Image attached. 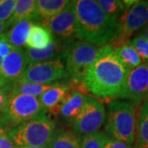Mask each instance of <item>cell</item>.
Listing matches in <instances>:
<instances>
[{
	"label": "cell",
	"instance_id": "1",
	"mask_svg": "<svg viewBox=\"0 0 148 148\" xmlns=\"http://www.w3.org/2000/svg\"><path fill=\"white\" fill-rule=\"evenodd\" d=\"M128 71L117 57L112 45L107 44L100 48L83 82L97 97L112 101L118 98L123 89Z\"/></svg>",
	"mask_w": 148,
	"mask_h": 148
},
{
	"label": "cell",
	"instance_id": "2",
	"mask_svg": "<svg viewBox=\"0 0 148 148\" xmlns=\"http://www.w3.org/2000/svg\"><path fill=\"white\" fill-rule=\"evenodd\" d=\"M75 14L76 38L97 47L114 40L117 21L107 16L95 1H75Z\"/></svg>",
	"mask_w": 148,
	"mask_h": 148
},
{
	"label": "cell",
	"instance_id": "3",
	"mask_svg": "<svg viewBox=\"0 0 148 148\" xmlns=\"http://www.w3.org/2000/svg\"><path fill=\"white\" fill-rule=\"evenodd\" d=\"M137 123L135 104L121 100L110 101L105 121V130L110 138L133 145L136 139Z\"/></svg>",
	"mask_w": 148,
	"mask_h": 148
},
{
	"label": "cell",
	"instance_id": "4",
	"mask_svg": "<svg viewBox=\"0 0 148 148\" xmlns=\"http://www.w3.org/2000/svg\"><path fill=\"white\" fill-rule=\"evenodd\" d=\"M55 131V123L46 110L24 122L8 132V136L16 147H49Z\"/></svg>",
	"mask_w": 148,
	"mask_h": 148
},
{
	"label": "cell",
	"instance_id": "5",
	"mask_svg": "<svg viewBox=\"0 0 148 148\" xmlns=\"http://www.w3.org/2000/svg\"><path fill=\"white\" fill-rule=\"evenodd\" d=\"M44 110L39 99L11 92L4 109L0 112V125L9 131L24 122L37 116Z\"/></svg>",
	"mask_w": 148,
	"mask_h": 148
},
{
	"label": "cell",
	"instance_id": "6",
	"mask_svg": "<svg viewBox=\"0 0 148 148\" xmlns=\"http://www.w3.org/2000/svg\"><path fill=\"white\" fill-rule=\"evenodd\" d=\"M106 118V111L103 103L86 95L82 110L73 120L72 132L77 136L98 132L105 123Z\"/></svg>",
	"mask_w": 148,
	"mask_h": 148
},
{
	"label": "cell",
	"instance_id": "7",
	"mask_svg": "<svg viewBox=\"0 0 148 148\" xmlns=\"http://www.w3.org/2000/svg\"><path fill=\"white\" fill-rule=\"evenodd\" d=\"M100 48L86 41H74L66 57V72L69 77L83 82L86 74L98 55Z\"/></svg>",
	"mask_w": 148,
	"mask_h": 148
},
{
	"label": "cell",
	"instance_id": "8",
	"mask_svg": "<svg viewBox=\"0 0 148 148\" xmlns=\"http://www.w3.org/2000/svg\"><path fill=\"white\" fill-rule=\"evenodd\" d=\"M148 24V0L137 1L123 12L117 22L116 35L112 45L127 41L132 35Z\"/></svg>",
	"mask_w": 148,
	"mask_h": 148
},
{
	"label": "cell",
	"instance_id": "9",
	"mask_svg": "<svg viewBox=\"0 0 148 148\" xmlns=\"http://www.w3.org/2000/svg\"><path fill=\"white\" fill-rule=\"evenodd\" d=\"M69 77L62 60H55L28 64L16 82L50 85L58 83V81Z\"/></svg>",
	"mask_w": 148,
	"mask_h": 148
},
{
	"label": "cell",
	"instance_id": "10",
	"mask_svg": "<svg viewBox=\"0 0 148 148\" xmlns=\"http://www.w3.org/2000/svg\"><path fill=\"white\" fill-rule=\"evenodd\" d=\"M118 98L125 99L133 104L148 99V64H142L128 71L125 84Z\"/></svg>",
	"mask_w": 148,
	"mask_h": 148
},
{
	"label": "cell",
	"instance_id": "11",
	"mask_svg": "<svg viewBox=\"0 0 148 148\" xmlns=\"http://www.w3.org/2000/svg\"><path fill=\"white\" fill-rule=\"evenodd\" d=\"M41 26L45 27L54 38L74 40L76 38L77 28L75 1H70L64 10Z\"/></svg>",
	"mask_w": 148,
	"mask_h": 148
},
{
	"label": "cell",
	"instance_id": "12",
	"mask_svg": "<svg viewBox=\"0 0 148 148\" xmlns=\"http://www.w3.org/2000/svg\"><path fill=\"white\" fill-rule=\"evenodd\" d=\"M73 42L74 40L53 37L50 44L42 49L26 47L24 51L27 63L28 64H32L46 61L62 60L63 58L67 57Z\"/></svg>",
	"mask_w": 148,
	"mask_h": 148
},
{
	"label": "cell",
	"instance_id": "13",
	"mask_svg": "<svg viewBox=\"0 0 148 148\" xmlns=\"http://www.w3.org/2000/svg\"><path fill=\"white\" fill-rule=\"evenodd\" d=\"M28 63L22 48H14L5 58L0 69V76L7 82H15L25 72Z\"/></svg>",
	"mask_w": 148,
	"mask_h": 148
},
{
	"label": "cell",
	"instance_id": "14",
	"mask_svg": "<svg viewBox=\"0 0 148 148\" xmlns=\"http://www.w3.org/2000/svg\"><path fill=\"white\" fill-rule=\"evenodd\" d=\"M86 97V95L79 91L70 90L58 106L52 108L47 113L54 116L60 115L65 119L73 121L82 110Z\"/></svg>",
	"mask_w": 148,
	"mask_h": 148
},
{
	"label": "cell",
	"instance_id": "15",
	"mask_svg": "<svg viewBox=\"0 0 148 148\" xmlns=\"http://www.w3.org/2000/svg\"><path fill=\"white\" fill-rule=\"evenodd\" d=\"M67 0H38L34 23L43 25L45 21L57 15L69 5Z\"/></svg>",
	"mask_w": 148,
	"mask_h": 148
},
{
	"label": "cell",
	"instance_id": "16",
	"mask_svg": "<svg viewBox=\"0 0 148 148\" xmlns=\"http://www.w3.org/2000/svg\"><path fill=\"white\" fill-rule=\"evenodd\" d=\"M33 25L34 22L32 20H21L12 25L4 36L12 47L21 48L26 45Z\"/></svg>",
	"mask_w": 148,
	"mask_h": 148
},
{
	"label": "cell",
	"instance_id": "17",
	"mask_svg": "<svg viewBox=\"0 0 148 148\" xmlns=\"http://www.w3.org/2000/svg\"><path fill=\"white\" fill-rule=\"evenodd\" d=\"M69 91H70V86L67 81L62 83L54 84L51 88L45 91L38 99L43 109L49 111L53 107L58 106Z\"/></svg>",
	"mask_w": 148,
	"mask_h": 148
},
{
	"label": "cell",
	"instance_id": "18",
	"mask_svg": "<svg viewBox=\"0 0 148 148\" xmlns=\"http://www.w3.org/2000/svg\"><path fill=\"white\" fill-rule=\"evenodd\" d=\"M117 57L128 70L137 68L143 64L142 58L132 47L129 40L112 45Z\"/></svg>",
	"mask_w": 148,
	"mask_h": 148
},
{
	"label": "cell",
	"instance_id": "19",
	"mask_svg": "<svg viewBox=\"0 0 148 148\" xmlns=\"http://www.w3.org/2000/svg\"><path fill=\"white\" fill-rule=\"evenodd\" d=\"M36 9V0H16V4L8 28L21 20H32L34 22V17Z\"/></svg>",
	"mask_w": 148,
	"mask_h": 148
},
{
	"label": "cell",
	"instance_id": "20",
	"mask_svg": "<svg viewBox=\"0 0 148 148\" xmlns=\"http://www.w3.org/2000/svg\"><path fill=\"white\" fill-rule=\"evenodd\" d=\"M48 148H80V137L68 129L54 131Z\"/></svg>",
	"mask_w": 148,
	"mask_h": 148
},
{
	"label": "cell",
	"instance_id": "21",
	"mask_svg": "<svg viewBox=\"0 0 148 148\" xmlns=\"http://www.w3.org/2000/svg\"><path fill=\"white\" fill-rule=\"evenodd\" d=\"M53 40L50 32L41 25L35 24L31 29L26 47L42 49L46 48Z\"/></svg>",
	"mask_w": 148,
	"mask_h": 148
},
{
	"label": "cell",
	"instance_id": "22",
	"mask_svg": "<svg viewBox=\"0 0 148 148\" xmlns=\"http://www.w3.org/2000/svg\"><path fill=\"white\" fill-rule=\"evenodd\" d=\"M135 148H148V99L141 108L135 139Z\"/></svg>",
	"mask_w": 148,
	"mask_h": 148
},
{
	"label": "cell",
	"instance_id": "23",
	"mask_svg": "<svg viewBox=\"0 0 148 148\" xmlns=\"http://www.w3.org/2000/svg\"><path fill=\"white\" fill-rule=\"evenodd\" d=\"M53 85L54 84L45 85L15 82H12V93L39 98L45 91H46L49 88H51Z\"/></svg>",
	"mask_w": 148,
	"mask_h": 148
},
{
	"label": "cell",
	"instance_id": "24",
	"mask_svg": "<svg viewBox=\"0 0 148 148\" xmlns=\"http://www.w3.org/2000/svg\"><path fill=\"white\" fill-rule=\"evenodd\" d=\"M95 2L107 16L117 22L126 9L123 2L119 0H97Z\"/></svg>",
	"mask_w": 148,
	"mask_h": 148
},
{
	"label": "cell",
	"instance_id": "25",
	"mask_svg": "<svg viewBox=\"0 0 148 148\" xmlns=\"http://www.w3.org/2000/svg\"><path fill=\"white\" fill-rule=\"evenodd\" d=\"M104 132H95L80 137V148H104L108 138Z\"/></svg>",
	"mask_w": 148,
	"mask_h": 148
},
{
	"label": "cell",
	"instance_id": "26",
	"mask_svg": "<svg viewBox=\"0 0 148 148\" xmlns=\"http://www.w3.org/2000/svg\"><path fill=\"white\" fill-rule=\"evenodd\" d=\"M16 4V0H0V22L3 23L8 29L10 21Z\"/></svg>",
	"mask_w": 148,
	"mask_h": 148
},
{
	"label": "cell",
	"instance_id": "27",
	"mask_svg": "<svg viewBox=\"0 0 148 148\" xmlns=\"http://www.w3.org/2000/svg\"><path fill=\"white\" fill-rule=\"evenodd\" d=\"M132 47L136 50L143 61L148 64V40L138 34L130 41Z\"/></svg>",
	"mask_w": 148,
	"mask_h": 148
},
{
	"label": "cell",
	"instance_id": "28",
	"mask_svg": "<svg viewBox=\"0 0 148 148\" xmlns=\"http://www.w3.org/2000/svg\"><path fill=\"white\" fill-rule=\"evenodd\" d=\"M12 90V83L7 82L0 86V112L4 109Z\"/></svg>",
	"mask_w": 148,
	"mask_h": 148
},
{
	"label": "cell",
	"instance_id": "29",
	"mask_svg": "<svg viewBox=\"0 0 148 148\" xmlns=\"http://www.w3.org/2000/svg\"><path fill=\"white\" fill-rule=\"evenodd\" d=\"M104 148H135V147H133L132 145H129L127 143L120 142L114 138L108 137Z\"/></svg>",
	"mask_w": 148,
	"mask_h": 148
},
{
	"label": "cell",
	"instance_id": "30",
	"mask_svg": "<svg viewBox=\"0 0 148 148\" xmlns=\"http://www.w3.org/2000/svg\"><path fill=\"white\" fill-rule=\"evenodd\" d=\"M13 49H14V47H12L8 43L4 35H3L0 37V57L1 58H5Z\"/></svg>",
	"mask_w": 148,
	"mask_h": 148
},
{
	"label": "cell",
	"instance_id": "31",
	"mask_svg": "<svg viewBox=\"0 0 148 148\" xmlns=\"http://www.w3.org/2000/svg\"><path fill=\"white\" fill-rule=\"evenodd\" d=\"M0 148H16V147L11 141L9 137L4 134L0 136Z\"/></svg>",
	"mask_w": 148,
	"mask_h": 148
},
{
	"label": "cell",
	"instance_id": "32",
	"mask_svg": "<svg viewBox=\"0 0 148 148\" xmlns=\"http://www.w3.org/2000/svg\"><path fill=\"white\" fill-rule=\"evenodd\" d=\"M139 35H141L142 36H143L145 39H147L148 40V24L146 26V27H144L143 28V30H142V32H140V34Z\"/></svg>",
	"mask_w": 148,
	"mask_h": 148
},
{
	"label": "cell",
	"instance_id": "33",
	"mask_svg": "<svg viewBox=\"0 0 148 148\" xmlns=\"http://www.w3.org/2000/svg\"><path fill=\"white\" fill-rule=\"evenodd\" d=\"M8 30V28L2 22H0V37L2 36L3 35H4L6 33V31Z\"/></svg>",
	"mask_w": 148,
	"mask_h": 148
},
{
	"label": "cell",
	"instance_id": "34",
	"mask_svg": "<svg viewBox=\"0 0 148 148\" xmlns=\"http://www.w3.org/2000/svg\"><path fill=\"white\" fill-rule=\"evenodd\" d=\"M7 83V82H6L5 80L3 79L1 76H0V86H3L4 84Z\"/></svg>",
	"mask_w": 148,
	"mask_h": 148
},
{
	"label": "cell",
	"instance_id": "35",
	"mask_svg": "<svg viewBox=\"0 0 148 148\" xmlns=\"http://www.w3.org/2000/svg\"><path fill=\"white\" fill-rule=\"evenodd\" d=\"M4 134H6V131L3 128V127H1V125H0V136L4 135Z\"/></svg>",
	"mask_w": 148,
	"mask_h": 148
},
{
	"label": "cell",
	"instance_id": "36",
	"mask_svg": "<svg viewBox=\"0 0 148 148\" xmlns=\"http://www.w3.org/2000/svg\"><path fill=\"white\" fill-rule=\"evenodd\" d=\"M16 148H46V147H21Z\"/></svg>",
	"mask_w": 148,
	"mask_h": 148
},
{
	"label": "cell",
	"instance_id": "37",
	"mask_svg": "<svg viewBox=\"0 0 148 148\" xmlns=\"http://www.w3.org/2000/svg\"><path fill=\"white\" fill-rule=\"evenodd\" d=\"M2 62H3V58L0 57V69H1V65H2Z\"/></svg>",
	"mask_w": 148,
	"mask_h": 148
}]
</instances>
